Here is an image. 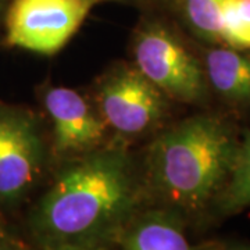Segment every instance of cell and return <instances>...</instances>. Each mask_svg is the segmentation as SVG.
Masks as SVG:
<instances>
[{
	"instance_id": "cell-6",
	"label": "cell",
	"mask_w": 250,
	"mask_h": 250,
	"mask_svg": "<svg viewBox=\"0 0 250 250\" xmlns=\"http://www.w3.org/2000/svg\"><path fill=\"white\" fill-rule=\"evenodd\" d=\"M46 145L36 117L0 103V206L24 202L42 175Z\"/></svg>"
},
{
	"instance_id": "cell-12",
	"label": "cell",
	"mask_w": 250,
	"mask_h": 250,
	"mask_svg": "<svg viewBox=\"0 0 250 250\" xmlns=\"http://www.w3.org/2000/svg\"><path fill=\"white\" fill-rule=\"evenodd\" d=\"M221 45L250 50V0H229L224 13Z\"/></svg>"
},
{
	"instance_id": "cell-2",
	"label": "cell",
	"mask_w": 250,
	"mask_h": 250,
	"mask_svg": "<svg viewBox=\"0 0 250 250\" xmlns=\"http://www.w3.org/2000/svg\"><path fill=\"white\" fill-rule=\"evenodd\" d=\"M238 146L232 125L211 114L188 117L163 129L145 160L149 205L170 208L185 221L211 210L229 178Z\"/></svg>"
},
{
	"instance_id": "cell-11",
	"label": "cell",
	"mask_w": 250,
	"mask_h": 250,
	"mask_svg": "<svg viewBox=\"0 0 250 250\" xmlns=\"http://www.w3.org/2000/svg\"><path fill=\"white\" fill-rule=\"evenodd\" d=\"M250 207V132L239 141L229 178L213 205L220 215L236 214Z\"/></svg>"
},
{
	"instance_id": "cell-3",
	"label": "cell",
	"mask_w": 250,
	"mask_h": 250,
	"mask_svg": "<svg viewBox=\"0 0 250 250\" xmlns=\"http://www.w3.org/2000/svg\"><path fill=\"white\" fill-rule=\"evenodd\" d=\"M132 64L153 85L181 103H200L207 95L203 64L182 42L161 11H147L131 41Z\"/></svg>"
},
{
	"instance_id": "cell-16",
	"label": "cell",
	"mask_w": 250,
	"mask_h": 250,
	"mask_svg": "<svg viewBox=\"0 0 250 250\" xmlns=\"http://www.w3.org/2000/svg\"><path fill=\"white\" fill-rule=\"evenodd\" d=\"M65 250H116V246H100V248H83V249H65Z\"/></svg>"
},
{
	"instance_id": "cell-8",
	"label": "cell",
	"mask_w": 250,
	"mask_h": 250,
	"mask_svg": "<svg viewBox=\"0 0 250 250\" xmlns=\"http://www.w3.org/2000/svg\"><path fill=\"white\" fill-rule=\"evenodd\" d=\"M116 250H197L188 239L187 221L175 211L146 205L125 225Z\"/></svg>"
},
{
	"instance_id": "cell-5",
	"label": "cell",
	"mask_w": 250,
	"mask_h": 250,
	"mask_svg": "<svg viewBox=\"0 0 250 250\" xmlns=\"http://www.w3.org/2000/svg\"><path fill=\"white\" fill-rule=\"evenodd\" d=\"M102 1L106 0H10L4 42L43 56L59 53Z\"/></svg>"
},
{
	"instance_id": "cell-18",
	"label": "cell",
	"mask_w": 250,
	"mask_h": 250,
	"mask_svg": "<svg viewBox=\"0 0 250 250\" xmlns=\"http://www.w3.org/2000/svg\"><path fill=\"white\" fill-rule=\"evenodd\" d=\"M205 250H224V249H220V248H207Z\"/></svg>"
},
{
	"instance_id": "cell-17",
	"label": "cell",
	"mask_w": 250,
	"mask_h": 250,
	"mask_svg": "<svg viewBox=\"0 0 250 250\" xmlns=\"http://www.w3.org/2000/svg\"><path fill=\"white\" fill-rule=\"evenodd\" d=\"M232 250H250V246H236Z\"/></svg>"
},
{
	"instance_id": "cell-7",
	"label": "cell",
	"mask_w": 250,
	"mask_h": 250,
	"mask_svg": "<svg viewBox=\"0 0 250 250\" xmlns=\"http://www.w3.org/2000/svg\"><path fill=\"white\" fill-rule=\"evenodd\" d=\"M42 106L52 124V153L62 163L104 146L108 128L96 106L80 92L46 85Z\"/></svg>"
},
{
	"instance_id": "cell-14",
	"label": "cell",
	"mask_w": 250,
	"mask_h": 250,
	"mask_svg": "<svg viewBox=\"0 0 250 250\" xmlns=\"http://www.w3.org/2000/svg\"><path fill=\"white\" fill-rule=\"evenodd\" d=\"M0 250H25V248L3 227H0Z\"/></svg>"
},
{
	"instance_id": "cell-10",
	"label": "cell",
	"mask_w": 250,
	"mask_h": 250,
	"mask_svg": "<svg viewBox=\"0 0 250 250\" xmlns=\"http://www.w3.org/2000/svg\"><path fill=\"white\" fill-rule=\"evenodd\" d=\"M229 0H175L171 7L193 35L211 45H221L224 13Z\"/></svg>"
},
{
	"instance_id": "cell-13",
	"label": "cell",
	"mask_w": 250,
	"mask_h": 250,
	"mask_svg": "<svg viewBox=\"0 0 250 250\" xmlns=\"http://www.w3.org/2000/svg\"><path fill=\"white\" fill-rule=\"evenodd\" d=\"M118 1H124V3H131L138 7H142L143 10L147 11H170L172 4L175 3V0H118Z\"/></svg>"
},
{
	"instance_id": "cell-9",
	"label": "cell",
	"mask_w": 250,
	"mask_h": 250,
	"mask_svg": "<svg viewBox=\"0 0 250 250\" xmlns=\"http://www.w3.org/2000/svg\"><path fill=\"white\" fill-rule=\"evenodd\" d=\"M202 64L207 85L220 98L231 104L250 103V50L214 46Z\"/></svg>"
},
{
	"instance_id": "cell-1",
	"label": "cell",
	"mask_w": 250,
	"mask_h": 250,
	"mask_svg": "<svg viewBox=\"0 0 250 250\" xmlns=\"http://www.w3.org/2000/svg\"><path fill=\"white\" fill-rule=\"evenodd\" d=\"M143 175L121 145L64 161L28 215L36 250L116 246L147 205Z\"/></svg>"
},
{
	"instance_id": "cell-15",
	"label": "cell",
	"mask_w": 250,
	"mask_h": 250,
	"mask_svg": "<svg viewBox=\"0 0 250 250\" xmlns=\"http://www.w3.org/2000/svg\"><path fill=\"white\" fill-rule=\"evenodd\" d=\"M10 0H0V29H3V21H4V14L9 6Z\"/></svg>"
},
{
	"instance_id": "cell-4",
	"label": "cell",
	"mask_w": 250,
	"mask_h": 250,
	"mask_svg": "<svg viewBox=\"0 0 250 250\" xmlns=\"http://www.w3.org/2000/svg\"><path fill=\"white\" fill-rule=\"evenodd\" d=\"M168 100L132 62L111 67L95 89V106L106 126L125 139L157 128L168 113Z\"/></svg>"
}]
</instances>
